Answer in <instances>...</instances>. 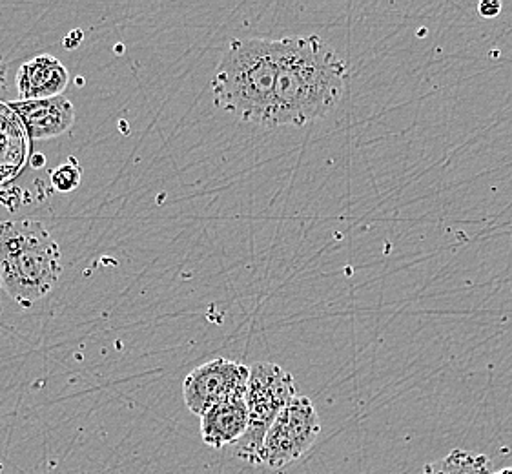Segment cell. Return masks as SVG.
I'll return each mask as SVG.
<instances>
[{
	"mask_svg": "<svg viewBox=\"0 0 512 474\" xmlns=\"http://www.w3.org/2000/svg\"><path fill=\"white\" fill-rule=\"evenodd\" d=\"M349 83V64L321 37H283L268 128L325 119L343 101Z\"/></svg>",
	"mask_w": 512,
	"mask_h": 474,
	"instance_id": "cell-1",
	"label": "cell"
},
{
	"mask_svg": "<svg viewBox=\"0 0 512 474\" xmlns=\"http://www.w3.org/2000/svg\"><path fill=\"white\" fill-rule=\"evenodd\" d=\"M281 39H234L217 64L212 95L217 108L268 128L274 104Z\"/></svg>",
	"mask_w": 512,
	"mask_h": 474,
	"instance_id": "cell-2",
	"label": "cell"
},
{
	"mask_svg": "<svg viewBox=\"0 0 512 474\" xmlns=\"http://www.w3.org/2000/svg\"><path fill=\"white\" fill-rule=\"evenodd\" d=\"M62 272L61 248L39 219H10L0 223L2 289L22 309L52 292Z\"/></svg>",
	"mask_w": 512,
	"mask_h": 474,
	"instance_id": "cell-3",
	"label": "cell"
},
{
	"mask_svg": "<svg viewBox=\"0 0 512 474\" xmlns=\"http://www.w3.org/2000/svg\"><path fill=\"white\" fill-rule=\"evenodd\" d=\"M296 394L294 376L283 367L268 361H257L250 367L245 392L248 427L236 444L237 458L259 465L265 434Z\"/></svg>",
	"mask_w": 512,
	"mask_h": 474,
	"instance_id": "cell-4",
	"label": "cell"
},
{
	"mask_svg": "<svg viewBox=\"0 0 512 474\" xmlns=\"http://www.w3.org/2000/svg\"><path fill=\"white\" fill-rule=\"evenodd\" d=\"M319 431L321 420L314 403L307 396L296 394L265 434L259 465L283 469L294 464L316 444Z\"/></svg>",
	"mask_w": 512,
	"mask_h": 474,
	"instance_id": "cell-5",
	"label": "cell"
},
{
	"mask_svg": "<svg viewBox=\"0 0 512 474\" xmlns=\"http://www.w3.org/2000/svg\"><path fill=\"white\" fill-rule=\"evenodd\" d=\"M250 367L239 361H206L190 372L183 382V398L190 413L195 416L216 407L219 403L245 398Z\"/></svg>",
	"mask_w": 512,
	"mask_h": 474,
	"instance_id": "cell-6",
	"label": "cell"
},
{
	"mask_svg": "<svg viewBox=\"0 0 512 474\" xmlns=\"http://www.w3.org/2000/svg\"><path fill=\"white\" fill-rule=\"evenodd\" d=\"M10 106L33 141L59 137L75 123L72 101L62 95L44 101H11Z\"/></svg>",
	"mask_w": 512,
	"mask_h": 474,
	"instance_id": "cell-7",
	"label": "cell"
},
{
	"mask_svg": "<svg viewBox=\"0 0 512 474\" xmlns=\"http://www.w3.org/2000/svg\"><path fill=\"white\" fill-rule=\"evenodd\" d=\"M70 83V73L52 55H37L21 64L15 75L17 101H44L59 97Z\"/></svg>",
	"mask_w": 512,
	"mask_h": 474,
	"instance_id": "cell-8",
	"label": "cell"
},
{
	"mask_svg": "<svg viewBox=\"0 0 512 474\" xmlns=\"http://www.w3.org/2000/svg\"><path fill=\"white\" fill-rule=\"evenodd\" d=\"M199 418H201V438L206 445L214 449H221L225 445H236L248 427L245 398L219 403Z\"/></svg>",
	"mask_w": 512,
	"mask_h": 474,
	"instance_id": "cell-9",
	"label": "cell"
},
{
	"mask_svg": "<svg viewBox=\"0 0 512 474\" xmlns=\"http://www.w3.org/2000/svg\"><path fill=\"white\" fill-rule=\"evenodd\" d=\"M491 460L480 453L454 449L445 458L423 467L421 474H492Z\"/></svg>",
	"mask_w": 512,
	"mask_h": 474,
	"instance_id": "cell-10",
	"label": "cell"
},
{
	"mask_svg": "<svg viewBox=\"0 0 512 474\" xmlns=\"http://www.w3.org/2000/svg\"><path fill=\"white\" fill-rule=\"evenodd\" d=\"M82 181V168L75 157H70L64 165L57 166L52 172V186L61 194H70L77 190Z\"/></svg>",
	"mask_w": 512,
	"mask_h": 474,
	"instance_id": "cell-11",
	"label": "cell"
},
{
	"mask_svg": "<svg viewBox=\"0 0 512 474\" xmlns=\"http://www.w3.org/2000/svg\"><path fill=\"white\" fill-rule=\"evenodd\" d=\"M11 62L0 57V101L11 103Z\"/></svg>",
	"mask_w": 512,
	"mask_h": 474,
	"instance_id": "cell-12",
	"label": "cell"
},
{
	"mask_svg": "<svg viewBox=\"0 0 512 474\" xmlns=\"http://www.w3.org/2000/svg\"><path fill=\"white\" fill-rule=\"evenodd\" d=\"M502 10L503 6L500 0H482L478 4V13L482 19H496Z\"/></svg>",
	"mask_w": 512,
	"mask_h": 474,
	"instance_id": "cell-13",
	"label": "cell"
},
{
	"mask_svg": "<svg viewBox=\"0 0 512 474\" xmlns=\"http://www.w3.org/2000/svg\"><path fill=\"white\" fill-rule=\"evenodd\" d=\"M492 474H512V467H505V469H500V471Z\"/></svg>",
	"mask_w": 512,
	"mask_h": 474,
	"instance_id": "cell-14",
	"label": "cell"
},
{
	"mask_svg": "<svg viewBox=\"0 0 512 474\" xmlns=\"http://www.w3.org/2000/svg\"><path fill=\"white\" fill-rule=\"evenodd\" d=\"M0 290H2V278H0Z\"/></svg>",
	"mask_w": 512,
	"mask_h": 474,
	"instance_id": "cell-15",
	"label": "cell"
}]
</instances>
